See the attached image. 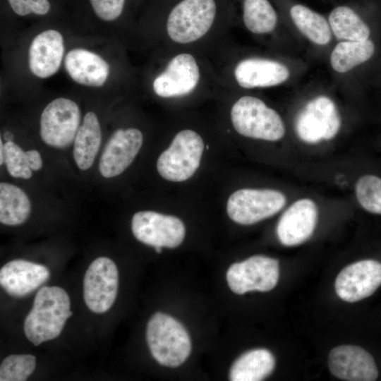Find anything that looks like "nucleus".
Listing matches in <instances>:
<instances>
[{
    "label": "nucleus",
    "mask_w": 381,
    "mask_h": 381,
    "mask_svg": "<svg viewBox=\"0 0 381 381\" xmlns=\"http://www.w3.org/2000/svg\"><path fill=\"white\" fill-rule=\"evenodd\" d=\"M96 15L105 21L116 20L122 13L125 0H90Z\"/></svg>",
    "instance_id": "nucleus-31"
},
{
    "label": "nucleus",
    "mask_w": 381,
    "mask_h": 381,
    "mask_svg": "<svg viewBox=\"0 0 381 381\" xmlns=\"http://www.w3.org/2000/svg\"><path fill=\"white\" fill-rule=\"evenodd\" d=\"M318 219V210L314 202L303 198L293 203L281 216L277 234L280 242L286 246L301 244L313 233Z\"/></svg>",
    "instance_id": "nucleus-16"
},
{
    "label": "nucleus",
    "mask_w": 381,
    "mask_h": 381,
    "mask_svg": "<svg viewBox=\"0 0 381 381\" xmlns=\"http://www.w3.org/2000/svg\"><path fill=\"white\" fill-rule=\"evenodd\" d=\"M279 261L264 255H254L230 266L226 280L231 290L238 294L250 291H269L277 284Z\"/></svg>",
    "instance_id": "nucleus-10"
},
{
    "label": "nucleus",
    "mask_w": 381,
    "mask_h": 381,
    "mask_svg": "<svg viewBox=\"0 0 381 381\" xmlns=\"http://www.w3.org/2000/svg\"><path fill=\"white\" fill-rule=\"evenodd\" d=\"M146 340L153 358L164 366L180 365L190 353V339L185 327L161 312L155 313L149 320Z\"/></svg>",
    "instance_id": "nucleus-2"
},
{
    "label": "nucleus",
    "mask_w": 381,
    "mask_h": 381,
    "mask_svg": "<svg viewBox=\"0 0 381 381\" xmlns=\"http://www.w3.org/2000/svg\"><path fill=\"white\" fill-rule=\"evenodd\" d=\"M4 163L11 176L28 179L32 176V169L27 162L25 152L13 141L4 144Z\"/></svg>",
    "instance_id": "nucleus-30"
},
{
    "label": "nucleus",
    "mask_w": 381,
    "mask_h": 381,
    "mask_svg": "<svg viewBox=\"0 0 381 381\" xmlns=\"http://www.w3.org/2000/svg\"><path fill=\"white\" fill-rule=\"evenodd\" d=\"M231 120L236 132L248 138L276 141L285 133L283 121L277 112L253 96L241 97L234 104Z\"/></svg>",
    "instance_id": "nucleus-3"
},
{
    "label": "nucleus",
    "mask_w": 381,
    "mask_h": 381,
    "mask_svg": "<svg viewBox=\"0 0 381 381\" xmlns=\"http://www.w3.org/2000/svg\"><path fill=\"white\" fill-rule=\"evenodd\" d=\"M329 24L339 40L364 41L370 36V29L351 8L341 6L334 8L329 16Z\"/></svg>",
    "instance_id": "nucleus-26"
},
{
    "label": "nucleus",
    "mask_w": 381,
    "mask_h": 381,
    "mask_svg": "<svg viewBox=\"0 0 381 381\" xmlns=\"http://www.w3.org/2000/svg\"><path fill=\"white\" fill-rule=\"evenodd\" d=\"M4 163V144L2 140H0V164L2 165Z\"/></svg>",
    "instance_id": "nucleus-34"
},
{
    "label": "nucleus",
    "mask_w": 381,
    "mask_h": 381,
    "mask_svg": "<svg viewBox=\"0 0 381 381\" xmlns=\"http://www.w3.org/2000/svg\"><path fill=\"white\" fill-rule=\"evenodd\" d=\"M143 142L136 128L118 129L110 137L100 157L99 169L105 178L122 174L133 162Z\"/></svg>",
    "instance_id": "nucleus-14"
},
{
    "label": "nucleus",
    "mask_w": 381,
    "mask_h": 381,
    "mask_svg": "<svg viewBox=\"0 0 381 381\" xmlns=\"http://www.w3.org/2000/svg\"><path fill=\"white\" fill-rule=\"evenodd\" d=\"M36 367V358L30 354L10 355L0 365L1 381H25Z\"/></svg>",
    "instance_id": "nucleus-28"
},
{
    "label": "nucleus",
    "mask_w": 381,
    "mask_h": 381,
    "mask_svg": "<svg viewBox=\"0 0 381 381\" xmlns=\"http://www.w3.org/2000/svg\"><path fill=\"white\" fill-rule=\"evenodd\" d=\"M119 272L109 258L99 257L89 265L83 279V298L87 308L95 313L111 308L117 296Z\"/></svg>",
    "instance_id": "nucleus-11"
},
{
    "label": "nucleus",
    "mask_w": 381,
    "mask_h": 381,
    "mask_svg": "<svg viewBox=\"0 0 381 381\" xmlns=\"http://www.w3.org/2000/svg\"><path fill=\"white\" fill-rule=\"evenodd\" d=\"M340 117L333 101L319 96L308 102L296 119L299 138L308 143L330 140L338 133Z\"/></svg>",
    "instance_id": "nucleus-9"
},
{
    "label": "nucleus",
    "mask_w": 381,
    "mask_h": 381,
    "mask_svg": "<svg viewBox=\"0 0 381 381\" xmlns=\"http://www.w3.org/2000/svg\"><path fill=\"white\" fill-rule=\"evenodd\" d=\"M243 20L254 34H267L276 27L277 15L268 0H244Z\"/></svg>",
    "instance_id": "nucleus-27"
},
{
    "label": "nucleus",
    "mask_w": 381,
    "mask_h": 381,
    "mask_svg": "<svg viewBox=\"0 0 381 381\" xmlns=\"http://www.w3.org/2000/svg\"><path fill=\"white\" fill-rule=\"evenodd\" d=\"M216 12L214 0H182L168 16L167 32L169 38L179 44L198 40L211 28Z\"/></svg>",
    "instance_id": "nucleus-5"
},
{
    "label": "nucleus",
    "mask_w": 381,
    "mask_h": 381,
    "mask_svg": "<svg viewBox=\"0 0 381 381\" xmlns=\"http://www.w3.org/2000/svg\"><path fill=\"white\" fill-rule=\"evenodd\" d=\"M234 74L241 87L250 89L279 85L289 78L290 73L285 65L278 61L250 58L239 61Z\"/></svg>",
    "instance_id": "nucleus-19"
},
{
    "label": "nucleus",
    "mask_w": 381,
    "mask_h": 381,
    "mask_svg": "<svg viewBox=\"0 0 381 381\" xmlns=\"http://www.w3.org/2000/svg\"><path fill=\"white\" fill-rule=\"evenodd\" d=\"M13 136L11 132H5L4 134V138L7 141H12Z\"/></svg>",
    "instance_id": "nucleus-35"
},
{
    "label": "nucleus",
    "mask_w": 381,
    "mask_h": 381,
    "mask_svg": "<svg viewBox=\"0 0 381 381\" xmlns=\"http://www.w3.org/2000/svg\"><path fill=\"white\" fill-rule=\"evenodd\" d=\"M13 11L23 16L33 13L37 15H45L50 9L48 0H8Z\"/></svg>",
    "instance_id": "nucleus-32"
},
{
    "label": "nucleus",
    "mask_w": 381,
    "mask_h": 381,
    "mask_svg": "<svg viewBox=\"0 0 381 381\" xmlns=\"http://www.w3.org/2000/svg\"><path fill=\"white\" fill-rule=\"evenodd\" d=\"M286 200L284 195L275 190L243 188L229 196L226 212L234 222L250 225L277 213Z\"/></svg>",
    "instance_id": "nucleus-6"
},
{
    "label": "nucleus",
    "mask_w": 381,
    "mask_h": 381,
    "mask_svg": "<svg viewBox=\"0 0 381 381\" xmlns=\"http://www.w3.org/2000/svg\"><path fill=\"white\" fill-rule=\"evenodd\" d=\"M275 359L265 349L246 351L233 363L229 373L231 381H260L273 371Z\"/></svg>",
    "instance_id": "nucleus-22"
},
{
    "label": "nucleus",
    "mask_w": 381,
    "mask_h": 381,
    "mask_svg": "<svg viewBox=\"0 0 381 381\" xmlns=\"http://www.w3.org/2000/svg\"><path fill=\"white\" fill-rule=\"evenodd\" d=\"M290 16L296 28L311 42L319 45L329 42L330 26L322 16L301 4L293 6Z\"/></svg>",
    "instance_id": "nucleus-25"
},
{
    "label": "nucleus",
    "mask_w": 381,
    "mask_h": 381,
    "mask_svg": "<svg viewBox=\"0 0 381 381\" xmlns=\"http://www.w3.org/2000/svg\"><path fill=\"white\" fill-rule=\"evenodd\" d=\"M356 198L367 211L381 214V179L373 175L361 177L356 184Z\"/></svg>",
    "instance_id": "nucleus-29"
},
{
    "label": "nucleus",
    "mask_w": 381,
    "mask_h": 381,
    "mask_svg": "<svg viewBox=\"0 0 381 381\" xmlns=\"http://www.w3.org/2000/svg\"><path fill=\"white\" fill-rule=\"evenodd\" d=\"M64 64L71 78L86 86L103 85L109 74L108 63L98 54L84 49L68 52Z\"/></svg>",
    "instance_id": "nucleus-20"
},
{
    "label": "nucleus",
    "mask_w": 381,
    "mask_h": 381,
    "mask_svg": "<svg viewBox=\"0 0 381 381\" xmlns=\"http://www.w3.org/2000/svg\"><path fill=\"white\" fill-rule=\"evenodd\" d=\"M80 121L78 105L67 98H56L44 109L40 119V136L47 145L64 148L75 138Z\"/></svg>",
    "instance_id": "nucleus-7"
},
{
    "label": "nucleus",
    "mask_w": 381,
    "mask_h": 381,
    "mask_svg": "<svg viewBox=\"0 0 381 381\" xmlns=\"http://www.w3.org/2000/svg\"><path fill=\"white\" fill-rule=\"evenodd\" d=\"M31 211L30 201L19 187L8 183H0V222L8 226L24 223Z\"/></svg>",
    "instance_id": "nucleus-23"
},
{
    "label": "nucleus",
    "mask_w": 381,
    "mask_h": 381,
    "mask_svg": "<svg viewBox=\"0 0 381 381\" xmlns=\"http://www.w3.org/2000/svg\"><path fill=\"white\" fill-rule=\"evenodd\" d=\"M70 298L59 286H43L35 297L24 321V332L35 346L56 338L72 315Z\"/></svg>",
    "instance_id": "nucleus-1"
},
{
    "label": "nucleus",
    "mask_w": 381,
    "mask_h": 381,
    "mask_svg": "<svg viewBox=\"0 0 381 381\" xmlns=\"http://www.w3.org/2000/svg\"><path fill=\"white\" fill-rule=\"evenodd\" d=\"M131 229L136 239L154 248L178 247L186 234L185 226L179 218L154 211L136 212L132 218Z\"/></svg>",
    "instance_id": "nucleus-8"
},
{
    "label": "nucleus",
    "mask_w": 381,
    "mask_h": 381,
    "mask_svg": "<svg viewBox=\"0 0 381 381\" xmlns=\"http://www.w3.org/2000/svg\"><path fill=\"white\" fill-rule=\"evenodd\" d=\"M102 141L101 127L97 115L87 112L74 139L73 158L78 167L87 170L92 165Z\"/></svg>",
    "instance_id": "nucleus-21"
},
{
    "label": "nucleus",
    "mask_w": 381,
    "mask_h": 381,
    "mask_svg": "<svg viewBox=\"0 0 381 381\" xmlns=\"http://www.w3.org/2000/svg\"><path fill=\"white\" fill-rule=\"evenodd\" d=\"M374 52V44L368 39L364 41L341 42L332 52L330 64L337 72L346 73L368 61Z\"/></svg>",
    "instance_id": "nucleus-24"
},
{
    "label": "nucleus",
    "mask_w": 381,
    "mask_h": 381,
    "mask_svg": "<svg viewBox=\"0 0 381 381\" xmlns=\"http://www.w3.org/2000/svg\"><path fill=\"white\" fill-rule=\"evenodd\" d=\"M64 52V39L55 30H44L32 41L29 48V67L37 77L47 78L59 70Z\"/></svg>",
    "instance_id": "nucleus-18"
},
{
    "label": "nucleus",
    "mask_w": 381,
    "mask_h": 381,
    "mask_svg": "<svg viewBox=\"0 0 381 381\" xmlns=\"http://www.w3.org/2000/svg\"><path fill=\"white\" fill-rule=\"evenodd\" d=\"M27 162L29 167L32 171L40 170L42 167V160L40 152L35 150L25 152Z\"/></svg>",
    "instance_id": "nucleus-33"
},
{
    "label": "nucleus",
    "mask_w": 381,
    "mask_h": 381,
    "mask_svg": "<svg viewBox=\"0 0 381 381\" xmlns=\"http://www.w3.org/2000/svg\"><path fill=\"white\" fill-rule=\"evenodd\" d=\"M200 78L199 66L188 53L174 56L152 83L155 93L161 97H177L188 95L197 87Z\"/></svg>",
    "instance_id": "nucleus-12"
},
{
    "label": "nucleus",
    "mask_w": 381,
    "mask_h": 381,
    "mask_svg": "<svg viewBox=\"0 0 381 381\" xmlns=\"http://www.w3.org/2000/svg\"><path fill=\"white\" fill-rule=\"evenodd\" d=\"M204 150L201 136L190 129L179 131L157 161V169L166 180L181 182L190 179L200 166Z\"/></svg>",
    "instance_id": "nucleus-4"
},
{
    "label": "nucleus",
    "mask_w": 381,
    "mask_h": 381,
    "mask_svg": "<svg viewBox=\"0 0 381 381\" xmlns=\"http://www.w3.org/2000/svg\"><path fill=\"white\" fill-rule=\"evenodd\" d=\"M381 285V263L363 260L344 268L335 281L337 296L347 302H356L371 296Z\"/></svg>",
    "instance_id": "nucleus-13"
},
{
    "label": "nucleus",
    "mask_w": 381,
    "mask_h": 381,
    "mask_svg": "<svg viewBox=\"0 0 381 381\" xmlns=\"http://www.w3.org/2000/svg\"><path fill=\"white\" fill-rule=\"evenodd\" d=\"M332 374L347 381H374L378 370L373 356L364 349L353 345L339 346L328 356Z\"/></svg>",
    "instance_id": "nucleus-15"
},
{
    "label": "nucleus",
    "mask_w": 381,
    "mask_h": 381,
    "mask_svg": "<svg viewBox=\"0 0 381 381\" xmlns=\"http://www.w3.org/2000/svg\"><path fill=\"white\" fill-rule=\"evenodd\" d=\"M162 248H160V247H156V248H155V251H156L157 253H159L162 252Z\"/></svg>",
    "instance_id": "nucleus-36"
},
{
    "label": "nucleus",
    "mask_w": 381,
    "mask_h": 381,
    "mask_svg": "<svg viewBox=\"0 0 381 381\" xmlns=\"http://www.w3.org/2000/svg\"><path fill=\"white\" fill-rule=\"evenodd\" d=\"M50 276L44 265L25 260H13L0 270V284L13 297H23L33 292L47 282Z\"/></svg>",
    "instance_id": "nucleus-17"
}]
</instances>
